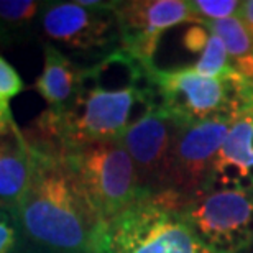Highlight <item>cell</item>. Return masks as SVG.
Returning a JSON list of instances; mask_svg holds the SVG:
<instances>
[{"mask_svg":"<svg viewBox=\"0 0 253 253\" xmlns=\"http://www.w3.org/2000/svg\"><path fill=\"white\" fill-rule=\"evenodd\" d=\"M33 160L23 133L12 126L0 131V209L17 211L30 184Z\"/></svg>","mask_w":253,"mask_h":253,"instance_id":"8fae6325","label":"cell"},{"mask_svg":"<svg viewBox=\"0 0 253 253\" xmlns=\"http://www.w3.org/2000/svg\"><path fill=\"white\" fill-rule=\"evenodd\" d=\"M17 244V229L12 224V217L0 209V253H10Z\"/></svg>","mask_w":253,"mask_h":253,"instance_id":"ac0fdd59","label":"cell"},{"mask_svg":"<svg viewBox=\"0 0 253 253\" xmlns=\"http://www.w3.org/2000/svg\"><path fill=\"white\" fill-rule=\"evenodd\" d=\"M43 37L79 53L107 49L119 43L114 10L85 8L78 2H53L43 8Z\"/></svg>","mask_w":253,"mask_h":253,"instance_id":"ba28073f","label":"cell"},{"mask_svg":"<svg viewBox=\"0 0 253 253\" xmlns=\"http://www.w3.org/2000/svg\"><path fill=\"white\" fill-rule=\"evenodd\" d=\"M169 192L146 196L99 227L92 253H217L184 215Z\"/></svg>","mask_w":253,"mask_h":253,"instance_id":"7a4b0ae2","label":"cell"},{"mask_svg":"<svg viewBox=\"0 0 253 253\" xmlns=\"http://www.w3.org/2000/svg\"><path fill=\"white\" fill-rule=\"evenodd\" d=\"M179 124L156 107L122 135L119 141L130 155L138 174L140 188L146 196L163 191L171 148Z\"/></svg>","mask_w":253,"mask_h":253,"instance_id":"9c48e42d","label":"cell"},{"mask_svg":"<svg viewBox=\"0 0 253 253\" xmlns=\"http://www.w3.org/2000/svg\"><path fill=\"white\" fill-rule=\"evenodd\" d=\"M225 44L230 64L242 78L253 84V37L240 18H225L220 22L202 23Z\"/></svg>","mask_w":253,"mask_h":253,"instance_id":"5bb4252c","label":"cell"},{"mask_svg":"<svg viewBox=\"0 0 253 253\" xmlns=\"http://www.w3.org/2000/svg\"><path fill=\"white\" fill-rule=\"evenodd\" d=\"M240 0H192L191 8L197 17V25L220 22L225 18H239L242 10Z\"/></svg>","mask_w":253,"mask_h":253,"instance_id":"9a60e30c","label":"cell"},{"mask_svg":"<svg viewBox=\"0 0 253 253\" xmlns=\"http://www.w3.org/2000/svg\"><path fill=\"white\" fill-rule=\"evenodd\" d=\"M253 186V105L230 125L204 191Z\"/></svg>","mask_w":253,"mask_h":253,"instance_id":"30bf717a","label":"cell"},{"mask_svg":"<svg viewBox=\"0 0 253 253\" xmlns=\"http://www.w3.org/2000/svg\"><path fill=\"white\" fill-rule=\"evenodd\" d=\"M12 126H15V122L12 119V114H10L8 104L0 102V131H7Z\"/></svg>","mask_w":253,"mask_h":253,"instance_id":"ffe728a7","label":"cell"},{"mask_svg":"<svg viewBox=\"0 0 253 253\" xmlns=\"http://www.w3.org/2000/svg\"><path fill=\"white\" fill-rule=\"evenodd\" d=\"M184 48L197 54V61L189 64L199 74L209 78H242L232 68L224 42L202 25H192L183 37Z\"/></svg>","mask_w":253,"mask_h":253,"instance_id":"4fadbf2b","label":"cell"},{"mask_svg":"<svg viewBox=\"0 0 253 253\" xmlns=\"http://www.w3.org/2000/svg\"><path fill=\"white\" fill-rule=\"evenodd\" d=\"M38 0H0V25L25 27L42 10Z\"/></svg>","mask_w":253,"mask_h":253,"instance_id":"2e32d148","label":"cell"},{"mask_svg":"<svg viewBox=\"0 0 253 253\" xmlns=\"http://www.w3.org/2000/svg\"><path fill=\"white\" fill-rule=\"evenodd\" d=\"M230 125L232 122L229 120L179 125L171 148L165 188L161 192L178 196L186 204L204 191L212 165L229 133Z\"/></svg>","mask_w":253,"mask_h":253,"instance_id":"8992f818","label":"cell"},{"mask_svg":"<svg viewBox=\"0 0 253 253\" xmlns=\"http://www.w3.org/2000/svg\"><path fill=\"white\" fill-rule=\"evenodd\" d=\"M43 51L44 66L35 83V89L46 100L48 109L58 112L68 107L78 95L81 68L51 43L44 44Z\"/></svg>","mask_w":253,"mask_h":253,"instance_id":"7c38bea8","label":"cell"},{"mask_svg":"<svg viewBox=\"0 0 253 253\" xmlns=\"http://www.w3.org/2000/svg\"><path fill=\"white\" fill-rule=\"evenodd\" d=\"M25 89V84L17 69L0 54V102L8 104V100L15 97Z\"/></svg>","mask_w":253,"mask_h":253,"instance_id":"e0dca14e","label":"cell"},{"mask_svg":"<svg viewBox=\"0 0 253 253\" xmlns=\"http://www.w3.org/2000/svg\"><path fill=\"white\" fill-rule=\"evenodd\" d=\"M239 18L242 20V23L245 25V28L249 30L250 35L253 37V0H245V2L242 3Z\"/></svg>","mask_w":253,"mask_h":253,"instance_id":"d6986e66","label":"cell"},{"mask_svg":"<svg viewBox=\"0 0 253 253\" xmlns=\"http://www.w3.org/2000/svg\"><path fill=\"white\" fill-rule=\"evenodd\" d=\"M156 105L179 125L229 120L253 105V84L244 78H209L191 66L146 68Z\"/></svg>","mask_w":253,"mask_h":253,"instance_id":"3957f363","label":"cell"},{"mask_svg":"<svg viewBox=\"0 0 253 253\" xmlns=\"http://www.w3.org/2000/svg\"><path fill=\"white\" fill-rule=\"evenodd\" d=\"M183 212L217 253H242L253 247V186L202 191L186 202Z\"/></svg>","mask_w":253,"mask_h":253,"instance_id":"5b68a950","label":"cell"},{"mask_svg":"<svg viewBox=\"0 0 253 253\" xmlns=\"http://www.w3.org/2000/svg\"><path fill=\"white\" fill-rule=\"evenodd\" d=\"M114 15L119 28V48L145 68L155 64L163 32L181 23H199L188 0L117 2Z\"/></svg>","mask_w":253,"mask_h":253,"instance_id":"52a82bcc","label":"cell"},{"mask_svg":"<svg viewBox=\"0 0 253 253\" xmlns=\"http://www.w3.org/2000/svg\"><path fill=\"white\" fill-rule=\"evenodd\" d=\"M30 151L32 178L13 212L23 239L43 253H92L102 224L66 155L49 156L32 148Z\"/></svg>","mask_w":253,"mask_h":253,"instance_id":"6da1fadb","label":"cell"},{"mask_svg":"<svg viewBox=\"0 0 253 253\" xmlns=\"http://www.w3.org/2000/svg\"><path fill=\"white\" fill-rule=\"evenodd\" d=\"M69 166L100 224L146 197L136 168L120 141H100L66 153Z\"/></svg>","mask_w":253,"mask_h":253,"instance_id":"277c9868","label":"cell"}]
</instances>
